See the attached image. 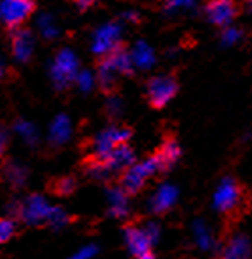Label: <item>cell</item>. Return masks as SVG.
Wrapping results in <instances>:
<instances>
[{
	"instance_id": "1",
	"label": "cell",
	"mask_w": 252,
	"mask_h": 259,
	"mask_svg": "<svg viewBox=\"0 0 252 259\" xmlns=\"http://www.w3.org/2000/svg\"><path fill=\"white\" fill-rule=\"evenodd\" d=\"M247 202H248L247 190H245L240 181H236L231 176L224 178L220 181V185L215 190V195H213V206H215V209L226 217L241 213L245 206H247Z\"/></svg>"
},
{
	"instance_id": "2",
	"label": "cell",
	"mask_w": 252,
	"mask_h": 259,
	"mask_svg": "<svg viewBox=\"0 0 252 259\" xmlns=\"http://www.w3.org/2000/svg\"><path fill=\"white\" fill-rule=\"evenodd\" d=\"M160 170H163V163L162 160L158 158V155L149 156L144 162L141 163H134L132 167L122 172L121 178V190L124 192L126 195H135L142 190V187L146 185V181L149 178H153L155 174H158Z\"/></svg>"
},
{
	"instance_id": "3",
	"label": "cell",
	"mask_w": 252,
	"mask_h": 259,
	"mask_svg": "<svg viewBox=\"0 0 252 259\" xmlns=\"http://www.w3.org/2000/svg\"><path fill=\"white\" fill-rule=\"evenodd\" d=\"M132 137V130L128 128H107L91 142V160L105 162L117 146L128 144Z\"/></svg>"
},
{
	"instance_id": "4",
	"label": "cell",
	"mask_w": 252,
	"mask_h": 259,
	"mask_svg": "<svg viewBox=\"0 0 252 259\" xmlns=\"http://www.w3.org/2000/svg\"><path fill=\"white\" fill-rule=\"evenodd\" d=\"M36 11L34 0H2L0 2V22L8 29H18Z\"/></svg>"
},
{
	"instance_id": "5",
	"label": "cell",
	"mask_w": 252,
	"mask_h": 259,
	"mask_svg": "<svg viewBox=\"0 0 252 259\" xmlns=\"http://www.w3.org/2000/svg\"><path fill=\"white\" fill-rule=\"evenodd\" d=\"M52 78L57 89H64L68 83H71L78 75V61L71 50H61L54 59L52 64Z\"/></svg>"
},
{
	"instance_id": "6",
	"label": "cell",
	"mask_w": 252,
	"mask_h": 259,
	"mask_svg": "<svg viewBox=\"0 0 252 259\" xmlns=\"http://www.w3.org/2000/svg\"><path fill=\"white\" fill-rule=\"evenodd\" d=\"M178 93V80L171 75L153 76L148 82V100L151 107L163 108Z\"/></svg>"
},
{
	"instance_id": "7",
	"label": "cell",
	"mask_w": 252,
	"mask_h": 259,
	"mask_svg": "<svg viewBox=\"0 0 252 259\" xmlns=\"http://www.w3.org/2000/svg\"><path fill=\"white\" fill-rule=\"evenodd\" d=\"M121 48V27L117 23H107L101 25L100 29L94 32L93 37V54L98 55L100 59L110 55Z\"/></svg>"
},
{
	"instance_id": "8",
	"label": "cell",
	"mask_w": 252,
	"mask_h": 259,
	"mask_svg": "<svg viewBox=\"0 0 252 259\" xmlns=\"http://www.w3.org/2000/svg\"><path fill=\"white\" fill-rule=\"evenodd\" d=\"M54 206L48 204L41 195H30L20 208V217L23 219V222L36 226V224L41 222H50L52 217H54Z\"/></svg>"
},
{
	"instance_id": "9",
	"label": "cell",
	"mask_w": 252,
	"mask_h": 259,
	"mask_svg": "<svg viewBox=\"0 0 252 259\" xmlns=\"http://www.w3.org/2000/svg\"><path fill=\"white\" fill-rule=\"evenodd\" d=\"M204 11L209 22L217 27H222V29L229 27L238 15V8L234 4V0H209Z\"/></svg>"
},
{
	"instance_id": "10",
	"label": "cell",
	"mask_w": 252,
	"mask_h": 259,
	"mask_svg": "<svg viewBox=\"0 0 252 259\" xmlns=\"http://www.w3.org/2000/svg\"><path fill=\"white\" fill-rule=\"evenodd\" d=\"M124 238H126V245H128V250L135 255V257H141L146 252H151V243L153 240L149 238L148 231L144 227H137V226H128L124 231Z\"/></svg>"
},
{
	"instance_id": "11",
	"label": "cell",
	"mask_w": 252,
	"mask_h": 259,
	"mask_svg": "<svg viewBox=\"0 0 252 259\" xmlns=\"http://www.w3.org/2000/svg\"><path fill=\"white\" fill-rule=\"evenodd\" d=\"M250 257H252L250 240L245 234H234L224 245L219 259H250Z\"/></svg>"
},
{
	"instance_id": "12",
	"label": "cell",
	"mask_w": 252,
	"mask_h": 259,
	"mask_svg": "<svg viewBox=\"0 0 252 259\" xmlns=\"http://www.w3.org/2000/svg\"><path fill=\"white\" fill-rule=\"evenodd\" d=\"M103 163L108 167L110 172H117V170L124 172L128 167H132L135 163V153L128 144H121L110 153V156Z\"/></svg>"
},
{
	"instance_id": "13",
	"label": "cell",
	"mask_w": 252,
	"mask_h": 259,
	"mask_svg": "<svg viewBox=\"0 0 252 259\" xmlns=\"http://www.w3.org/2000/svg\"><path fill=\"white\" fill-rule=\"evenodd\" d=\"M178 201V190L173 185H162L158 190L155 192V195L149 201V208L153 213H165L176 204Z\"/></svg>"
},
{
	"instance_id": "14",
	"label": "cell",
	"mask_w": 252,
	"mask_h": 259,
	"mask_svg": "<svg viewBox=\"0 0 252 259\" xmlns=\"http://www.w3.org/2000/svg\"><path fill=\"white\" fill-rule=\"evenodd\" d=\"M32 52H34L32 34L25 29H15V32H13V55L20 62H25L30 59Z\"/></svg>"
},
{
	"instance_id": "15",
	"label": "cell",
	"mask_w": 252,
	"mask_h": 259,
	"mask_svg": "<svg viewBox=\"0 0 252 259\" xmlns=\"http://www.w3.org/2000/svg\"><path fill=\"white\" fill-rule=\"evenodd\" d=\"M71 135V122L66 117L64 114L57 115L55 121L52 122L50 126V134H48V139H50L52 146H62Z\"/></svg>"
},
{
	"instance_id": "16",
	"label": "cell",
	"mask_w": 252,
	"mask_h": 259,
	"mask_svg": "<svg viewBox=\"0 0 252 259\" xmlns=\"http://www.w3.org/2000/svg\"><path fill=\"white\" fill-rule=\"evenodd\" d=\"M180 155H181V149H180V146H178L176 139H173V137L165 139V142H163V146L158 151V158L162 160L163 169L174 165V163L178 162V158H180Z\"/></svg>"
},
{
	"instance_id": "17",
	"label": "cell",
	"mask_w": 252,
	"mask_h": 259,
	"mask_svg": "<svg viewBox=\"0 0 252 259\" xmlns=\"http://www.w3.org/2000/svg\"><path fill=\"white\" fill-rule=\"evenodd\" d=\"M130 55L132 61H134V66H137V68L146 69L155 64V54H153V50L146 43H139Z\"/></svg>"
},
{
	"instance_id": "18",
	"label": "cell",
	"mask_w": 252,
	"mask_h": 259,
	"mask_svg": "<svg viewBox=\"0 0 252 259\" xmlns=\"http://www.w3.org/2000/svg\"><path fill=\"white\" fill-rule=\"evenodd\" d=\"M108 201H110V211L114 217H122L128 211V201H126V194L121 188H112L108 192Z\"/></svg>"
},
{
	"instance_id": "19",
	"label": "cell",
	"mask_w": 252,
	"mask_h": 259,
	"mask_svg": "<svg viewBox=\"0 0 252 259\" xmlns=\"http://www.w3.org/2000/svg\"><path fill=\"white\" fill-rule=\"evenodd\" d=\"M16 234V222L8 217H0V247L13 240Z\"/></svg>"
},
{
	"instance_id": "20",
	"label": "cell",
	"mask_w": 252,
	"mask_h": 259,
	"mask_svg": "<svg viewBox=\"0 0 252 259\" xmlns=\"http://www.w3.org/2000/svg\"><path fill=\"white\" fill-rule=\"evenodd\" d=\"M75 188H76V181L73 178H61V180H57L54 183L52 190L57 195H69L75 192Z\"/></svg>"
},
{
	"instance_id": "21",
	"label": "cell",
	"mask_w": 252,
	"mask_h": 259,
	"mask_svg": "<svg viewBox=\"0 0 252 259\" xmlns=\"http://www.w3.org/2000/svg\"><path fill=\"white\" fill-rule=\"evenodd\" d=\"M8 178L15 187H20V185H23V181H25L27 172H25V169H22V167L11 165L8 169Z\"/></svg>"
},
{
	"instance_id": "22",
	"label": "cell",
	"mask_w": 252,
	"mask_h": 259,
	"mask_svg": "<svg viewBox=\"0 0 252 259\" xmlns=\"http://www.w3.org/2000/svg\"><path fill=\"white\" fill-rule=\"evenodd\" d=\"M243 32L240 29H233V27H226L222 32V41L224 45H236L241 39Z\"/></svg>"
},
{
	"instance_id": "23",
	"label": "cell",
	"mask_w": 252,
	"mask_h": 259,
	"mask_svg": "<svg viewBox=\"0 0 252 259\" xmlns=\"http://www.w3.org/2000/svg\"><path fill=\"white\" fill-rule=\"evenodd\" d=\"M39 27L47 37H54L55 34H57V30H55V23L52 22L50 16H43V18L39 20Z\"/></svg>"
},
{
	"instance_id": "24",
	"label": "cell",
	"mask_w": 252,
	"mask_h": 259,
	"mask_svg": "<svg viewBox=\"0 0 252 259\" xmlns=\"http://www.w3.org/2000/svg\"><path fill=\"white\" fill-rule=\"evenodd\" d=\"M96 252H98L96 245H87V247L80 248L76 254H73L69 259H93L94 255H96Z\"/></svg>"
},
{
	"instance_id": "25",
	"label": "cell",
	"mask_w": 252,
	"mask_h": 259,
	"mask_svg": "<svg viewBox=\"0 0 252 259\" xmlns=\"http://www.w3.org/2000/svg\"><path fill=\"white\" fill-rule=\"evenodd\" d=\"M75 80L78 82V85H80V89H82V91H89L91 87H93V75H91L89 71L78 73Z\"/></svg>"
},
{
	"instance_id": "26",
	"label": "cell",
	"mask_w": 252,
	"mask_h": 259,
	"mask_svg": "<svg viewBox=\"0 0 252 259\" xmlns=\"http://www.w3.org/2000/svg\"><path fill=\"white\" fill-rule=\"evenodd\" d=\"M195 0H167V9L169 11H178V9H187L194 4Z\"/></svg>"
},
{
	"instance_id": "27",
	"label": "cell",
	"mask_w": 252,
	"mask_h": 259,
	"mask_svg": "<svg viewBox=\"0 0 252 259\" xmlns=\"http://www.w3.org/2000/svg\"><path fill=\"white\" fill-rule=\"evenodd\" d=\"M18 132L23 135L25 139H29V142H34L36 141V132H34V128L30 124H27V122H20L18 124Z\"/></svg>"
},
{
	"instance_id": "28",
	"label": "cell",
	"mask_w": 252,
	"mask_h": 259,
	"mask_svg": "<svg viewBox=\"0 0 252 259\" xmlns=\"http://www.w3.org/2000/svg\"><path fill=\"white\" fill-rule=\"evenodd\" d=\"M94 2H96V0H75L76 8H78L80 11H87L89 8H93Z\"/></svg>"
},
{
	"instance_id": "29",
	"label": "cell",
	"mask_w": 252,
	"mask_h": 259,
	"mask_svg": "<svg viewBox=\"0 0 252 259\" xmlns=\"http://www.w3.org/2000/svg\"><path fill=\"white\" fill-rule=\"evenodd\" d=\"M6 144H8V135H6L4 130H0V153L6 149Z\"/></svg>"
},
{
	"instance_id": "30",
	"label": "cell",
	"mask_w": 252,
	"mask_h": 259,
	"mask_svg": "<svg viewBox=\"0 0 252 259\" xmlns=\"http://www.w3.org/2000/svg\"><path fill=\"white\" fill-rule=\"evenodd\" d=\"M119 108H121V103H119V100H110V110L114 112V114H117Z\"/></svg>"
},
{
	"instance_id": "31",
	"label": "cell",
	"mask_w": 252,
	"mask_h": 259,
	"mask_svg": "<svg viewBox=\"0 0 252 259\" xmlns=\"http://www.w3.org/2000/svg\"><path fill=\"white\" fill-rule=\"evenodd\" d=\"M137 259H156V257L151 254V252H146L144 255H141V257H137Z\"/></svg>"
},
{
	"instance_id": "32",
	"label": "cell",
	"mask_w": 252,
	"mask_h": 259,
	"mask_svg": "<svg viewBox=\"0 0 252 259\" xmlns=\"http://www.w3.org/2000/svg\"><path fill=\"white\" fill-rule=\"evenodd\" d=\"M4 75H6V66L0 62V80H2V76H4Z\"/></svg>"
},
{
	"instance_id": "33",
	"label": "cell",
	"mask_w": 252,
	"mask_h": 259,
	"mask_svg": "<svg viewBox=\"0 0 252 259\" xmlns=\"http://www.w3.org/2000/svg\"><path fill=\"white\" fill-rule=\"evenodd\" d=\"M248 11H252V0H248Z\"/></svg>"
},
{
	"instance_id": "34",
	"label": "cell",
	"mask_w": 252,
	"mask_h": 259,
	"mask_svg": "<svg viewBox=\"0 0 252 259\" xmlns=\"http://www.w3.org/2000/svg\"><path fill=\"white\" fill-rule=\"evenodd\" d=\"M0 156H2V153H0Z\"/></svg>"
}]
</instances>
